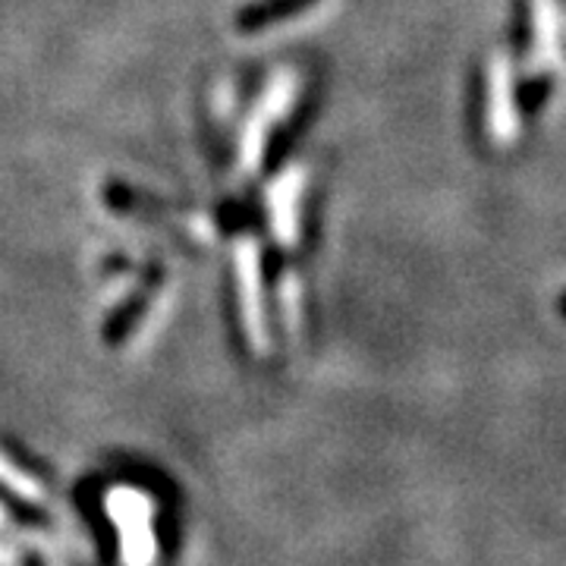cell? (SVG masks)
I'll return each instance as SVG.
<instances>
[{"instance_id": "6da1fadb", "label": "cell", "mask_w": 566, "mask_h": 566, "mask_svg": "<svg viewBox=\"0 0 566 566\" xmlns=\"http://www.w3.org/2000/svg\"><path fill=\"white\" fill-rule=\"evenodd\" d=\"M107 513L120 535L123 566H155V504L142 488L120 485L107 494Z\"/></svg>"}, {"instance_id": "7a4b0ae2", "label": "cell", "mask_w": 566, "mask_h": 566, "mask_svg": "<svg viewBox=\"0 0 566 566\" xmlns=\"http://www.w3.org/2000/svg\"><path fill=\"white\" fill-rule=\"evenodd\" d=\"M318 0H259V3H249L237 13V29L240 32H262L271 29L277 22L293 20V17H303L305 10H312Z\"/></svg>"}, {"instance_id": "3957f363", "label": "cell", "mask_w": 566, "mask_h": 566, "mask_svg": "<svg viewBox=\"0 0 566 566\" xmlns=\"http://www.w3.org/2000/svg\"><path fill=\"white\" fill-rule=\"evenodd\" d=\"M158 283H161V268H155L145 281H142L139 293H133L126 303L114 312V318L107 322V327H104V340L111 346L123 344V337H129V331L139 324L142 312H145V305H148V300L158 293Z\"/></svg>"}, {"instance_id": "277c9868", "label": "cell", "mask_w": 566, "mask_h": 566, "mask_svg": "<svg viewBox=\"0 0 566 566\" xmlns=\"http://www.w3.org/2000/svg\"><path fill=\"white\" fill-rule=\"evenodd\" d=\"M0 485L10 488L17 497H22L25 504H44L48 501V491L41 485L35 475H29L22 465H17L7 453H0Z\"/></svg>"}, {"instance_id": "5b68a950", "label": "cell", "mask_w": 566, "mask_h": 566, "mask_svg": "<svg viewBox=\"0 0 566 566\" xmlns=\"http://www.w3.org/2000/svg\"><path fill=\"white\" fill-rule=\"evenodd\" d=\"M551 95H554V80L545 76V73L523 82V85L516 88V111H520V117L526 123L535 120V117L545 111V104L551 102Z\"/></svg>"}, {"instance_id": "8992f818", "label": "cell", "mask_w": 566, "mask_h": 566, "mask_svg": "<svg viewBox=\"0 0 566 566\" xmlns=\"http://www.w3.org/2000/svg\"><path fill=\"white\" fill-rule=\"evenodd\" d=\"M535 17H532V3L516 0L513 10V22H510V54L513 57H526L528 51L535 48Z\"/></svg>"}, {"instance_id": "52a82bcc", "label": "cell", "mask_w": 566, "mask_h": 566, "mask_svg": "<svg viewBox=\"0 0 566 566\" xmlns=\"http://www.w3.org/2000/svg\"><path fill=\"white\" fill-rule=\"evenodd\" d=\"M7 532H13L17 538H22V545L35 547V551H41V557H44V566H66V560H63V551L61 545L48 535V532H39V528H17L10 526Z\"/></svg>"}, {"instance_id": "ba28073f", "label": "cell", "mask_w": 566, "mask_h": 566, "mask_svg": "<svg viewBox=\"0 0 566 566\" xmlns=\"http://www.w3.org/2000/svg\"><path fill=\"white\" fill-rule=\"evenodd\" d=\"M20 564V551L10 542H0V566H17Z\"/></svg>"}, {"instance_id": "9c48e42d", "label": "cell", "mask_w": 566, "mask_h": 566, "mask_svg": "<svg viewBox=\"0 0 566 566\" xmlns=\"http://www.w3.org/2000/svg\"><path fill=\"white\" fill-rule=\"evenodd\" d=\"M13 523H10V513H7V506L0 504V528H10Z\"/></svg>"}, {"instance_id": "30bf717a", "label": "cell", "mask_w": 566, "mask_h": 566, "mask_svg": "<svg viewBox=\"0 0 566 566\" xmlns=\"http://www.w3.org/2000/svg\"><path fill=\"white\" fill-rule=\"evenodd\" d=\"M557 308H560V315L566 318V296H560V303H557Z\"/></svg>"}]
</instances>
